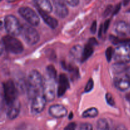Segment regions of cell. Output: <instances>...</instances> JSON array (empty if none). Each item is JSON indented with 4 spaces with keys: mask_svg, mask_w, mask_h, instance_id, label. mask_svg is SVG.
Returning <instances> with one entry per match:
<instances>
[{
    "mask_svg": "<svg viewBox=\"0 0 130 130\" xmlns=\"http://www.w3.org/2000/svg\"><path fill=\"white\" fill-rule=\"evenodd\" d=\"M43 81L41 74L37 70H32L29 72L27 81V93L29 99L32 100L38 95L43 88Z\"/></svg>",
    "mask_w": 130,
    "mask_h": 130,
    "instance_id": "6da1fadb",
    "label": "cell"
},
{
    "mask_svg": "<svg viewBox=\"0 0 130 130\" xmlns=\"http://www.w3.org/2000/svg\"><path fill=\"white\" fill-rule=\"evenodd\" d=\"M1 44L5 49L13 54H20L24 51L22 43L15 36L10 35L5 36L1 39Z\"/></svg>",
    "mask_w": 130,
    "mask_h": 130,
    "instance_id": "7a4b0ae2",
    "label": "cell"
},
{
    "mask_svg": "<svg viewBox=\"0 0 130 130\" xmlns=\"http://www.w3.org/2000/svg\"><path fill=\"white\" fill-rule=\"evenodd\" d=\"M3 90L5 102L8 105H10L17 100L19 90L12 80H8L3 83Z\"/></svg>",
    "mask_w": 130,
    "mask_h": 130,
    "instance_id": "3957f363",
    "label": "cell"
},
{
    "mask_svg": "<svg viewBox=\"0 0 130 130\" xmlns=\"http://www.w3.org/2000/svg\"><path fill=\"white\" fill-rule=\"evenodd\" d=\"M22 26L16 17L8 15L4 19V27L8 34L12 36H17L21 34Z\"/></svg>",
    "mask_w": 130,
    "mask_h": 130,
    "instance_id": "277c9868",
    "label": "cell"
},
{
    "mask_svg": "<svg viewBox=\"0 0 130 130\" xmlns=\"http://www.w3.org/2000/svg\"><path fill=\"white\" fill-rule=\"evenodd\" d=\"M21 35L24 41L30 46L35 45L40 39V36L37 30L32 25L27 24H24L22 26Z\"/></svg>",
    "mask_w": 130,
    "mask_h": 130,
    "instance_id": "5b68a950",
    "label": "cell"
},
{
    "mask_svg": "<svg viewBox=\"0 0 130 130\" xmlns=\"http://www.w3.org/2000/svg\"><path fill=\"white\" fill-rule=\"evenodd\" d=\"M114 59L117 63L126 64L130 62V44L118 46L114 50Z\"/></svg>",
    "mask_w": 130,
    "mask_h": 130,
    "instance_id": "8992f818",
    "label": "cell"
},
{
    "mask_svg": "<svg viewBox=\"0 0 130 130\" xmlns=\"http://www.w3.org/2000/svg\"><path fill=\"white\" fill-rule=\"evenodd\" d=\"M19 13L20 16L27 22L32 26H38L40 23V19L37 13L30 8L23 6L19 9Z\"/></svg>",
    "mask_w": 130,
    "mask_h": 130,
    "instance_id": "52a82bcc",
    "label": "cell"
},
{
    "mask_svg": "<svg viewBox=\"0 0 130 130\" xmlns=\"http://www.w3.org/2000/svg\"><path fill=\"white\" fill-rule=\"evenodd\" d=\"M56 81L47 77L44 79L43 85V95L47 102H52L56 96Z\"/></svg>",
    "mask_w": 130,
    "mask_h": 130,
    "instance_id": "ba28073f",
    "label": "cell"
},
{
    "mask_svg": "<svg viewBox=\"0 0 130 130\" xmlns=\"http://www.w3.org/2000/svg\"><path fill=\"white\" fill-rule=\"evenodd\" d=\"M46 102L47 100L44 95L38 94L32 101L31 112L34 115L41 113L45 108Z\"/></svg>",
    "mask_w": 130,
    "mask_h": 130,
    "instance_id": "9c48e42d",
    "label": "cell"
},
{
    "mask_svg": "<svg viewBox=\"0 0 130 130\" xmlns=\"http://www.w3.org/2000/svg\"><path fill=\"white\" fill-rule=\"evenodd\" d=\"M48 113L50 116L57 119H60L67 116V110L63 105L60 104H55L50 107Z\"/></svg>",
    "mask_w": 130,
    "mask_h": 130,
    "instance_id": "30bf717a",
    "label": "cell"
},
{
    "mask_svg": "<svg viewBox=\"0 0 130 130\" xmlns=\"http://www.w3.org/2000/svg\"><path fill=\"white\" fill-rule=\"evenodd\" d=\"M114 29L115 32L121 38H126L130 34V25L123 20L117 22Z\"/></svg>",
    "mask_w": 130,
    "mask_h": 130,
    "instance_id": "8fae6325",
    "label": "cell"
},
{
    "mask_svg": "<svg viewBox=\"0 0 130 130\" xmlns=\"http://www.w3.org/2000/svg\"><path fill=\"white\" fill-rule=\"evenodd\" d=\"M55 13L58 17L64 19L68 15L69 10L65 0H53Z\"/></svg>",
    "mask_w": 130,
    "mask_h": 130,
    "instance_id": "7c38bea8",
    "label": "cell"
},
{
    "mask_svg": "<svg viewBox=\"0 0 130 130\" xmlns=\"http://www.w3.org/2000/svg\"><path fill=\"white\" fill-rule=\"evenodd\" d=\"M69 88V82L67 76L64 74H61L58 79V87H57V96L61 97L66 93L67 89Z\"/></svg>",
    "mask_w": 130,
    "mask_h": 130,
    "instance_id": "4fadbf2b",
    "label": "cell"
},
{
    "mask_svg": "<svg viewBox=\"0 0 130 130\" xmlns=\"http://www.w3.org/2000/svg\"><path fill=\"white\" fill-rule=\"evenodd\" d=\"M21 109V104L18 100L8 106L7 117L10 120H13L19 116Z\"/></svg>",
    "mask_w": 130,
    "mask_h": 130,
    "instance_id": "5bb4252c",
    "label": "cell"
},
{
    "mask_svg": "<svg viewBox=\"0 0 130 130\" xmlns=\"http://www.w3.org/2000/svg\"><path fill=\"white\" fill-rule=\"evenodd\" d=\"M114 83L115 87L121 91H126L130 89V79L127 76L116 77Z\"/></svg>",
    "mask_w": 130,
    "mask_h": 130,
    "instance_id": "9a60e30c",
    "label": "cell"
},
{
    "mask_svg": "<svg viewBox=\"0 0 130 130\" xmlns=\"http://www.w3.org/2000/svg\"><path fill=\"white\" fill-rule=\"evenodd\" d=\"M37 10H38V13H39V14L40 15L41 17L42 18L43 21L47 24V25H48V27H50L52 28V29H56V28L58 27V20H57V19H55L53 17L49 15L48 13H47L44 12V11H43L42 10H39V9L37 8Z\"/></svg>",
    "mask_w": 130,
    "mask_h": 130,
    "instance_id": "2e32d148",
    "label": "cell"
},
{
    "mask_svg": "<svg viewBox=\"0 0 130 130\" xmlns=\"http://www.w3.org/2000/svg\"><path fill=\"white\" fill-rule=\"evenodd\" d=\"M37 8L44 12L50 13L53 10V6L50 0H33Z\"/></svg>",
    "mask_w": 130,
    "mask_h": 130,
    "instance_id": "e0dca14e",
    "label": "cell"
},
{
    "mask_svg": "<svg viewBox=\"0 0 130 130\" xmlns=\"http://www.w3.org/2000/svg\"><path fill=\"white\" fill-rule=\"evenodd\" d=\"M83 47H82L79 44H77V45L72 46V48L70 50V54L74 59L81 61L83 54Z\"/></svg>",
    "mask_w": 130,
    "mask_h": 130,
    "instance_id": "ac0fdd59",
    "label": "cell"
},
{
    "mask_svg": "<svg viewBox=\"0 0 130 130\" xmlns=\"http://www.w3.org/2000/svg\"><path fill=\"white\" fill-rule=\"evenodd\" d=\"M94 51V46L91 44L90 43H88L84 48L83 54L82 59H81V62H84L87 60L93 53Z\"/></svg>",
    "mask_w": 130,
    "mask_h": 130,
    "instance_id": "d6986e66",
    "label": "cell"
},
{
    "mask_svg": "<svg viewBox=\"0 0 130 130\" xmlns=\"http://www.w3.org/2000/svg\"><path fill=\"white\" fill-rule=\"evenodd\" d=\"M110 40L112 43V44L115 45H122V44H129L130 38H121L119 36H115L110 35Z\"/></svg>",
    "mask_w": 130,
    "mask_h": 130,
    "instance_id": "ffe728a7",
    "label": "cell"
},
{
    "mask_svg": "<svg viewBox=\"0 0 130 130\" xmlns=\"http://www.w3.org/2000/svg\"><path fill=\"white\" fill-rule=\"evenodd\" d=\"M99 115V110L95 107H91L85 110L82 114V117L84 118H94Z\"/></svg>",
    "mask_w": 130,
    "mask_h": 130,
    "instance_id": "44dd1931",
    "label": "cell"
},
{
    "mask_svg": "<svg viewBox=\"0 0 130 130\" xmlns=\"http://www.w3.org/2000/svg\"><path fill=\"white\" fill-rule=\"evenodd\" d=\"M46 71L47 77H50L51 79L56 80L57 76V70L55 68L53 65H49L46 68Z\"/></svg>",
    "mask_w": 130,
    "mask_h": 130,
    "instance_id": "7402d4cb",
    "label": "cell"
},
{
    "mask_svg": "<svg viewBox=\"0 0 130 130\" xmlns=\"http://www.w3.org/2000/svg\"><path fill=\"white\" fill-rule=\"evenodd\" d=\"M126 64H124V63H117L116 62L114 64H113L112 66V70L113 72H114L115 74H121L124 71H126L127 68L128 67H126L125 66Z\"/></svg>",
    "mask_w": 130,
    "mask_h": 130,
    "instance_id": "603a6c76",
    "label": "cell"
},
{
    "mask_svg": "<svg viewBox=\"0 0 130 130\" xmlns=\"http://www.w3.org/2000/svg\"><path fill=\"white\" fill-rule=\"evenodd\" d=\"M96 130H109V125L105 119H100L96 123Z\"/></svg>",
    "mask_w": 130,
    "mask_h": 130,
    "instance_id": "cb8c5ba5",
    "label": "cell"
},
{
    "mask_svg": "<svg viewBox=\"0 0 130 130\" xmlns=\"http://www.w3.org/2000/svg\"><path fill=\"white\" fill-rule=\"evenodd\" d=\"M114 50L113 49L112 47L110 46L109 48H107L106 51H105V56H106L107 60L109 62L111 61L112 58L114 57Z\"/></svg>",
    "mask_w": 130,
    "mask_h": 130,
    "instance_id": "d4e9b609",
    "label": "cell"
},
{
    "mask_svg": "<svg viewBox=\"0 0 130 130\" xmlns=\"http://www.w3.org/2000/svg\"><path fill=\"white\" fill-rule=\"evenodd\" d=\"M105 100H106V102L108 104V105L112 107L115 106V100H114V97H113L111 93H107L105 94Z\"/></svg>",
    "mask_w": 130,
    "mask_h": 130,
    "instance_id": "484cf974",
    "label": "cell"
},
{
    "mask_svg": "<svg viewBox=\"0 0 130 130\" xmlns=\"http://www.w3.org/2000/svg\"><path fill=\"white\" fill-rule=\"evenodd\" d=\"M94 86V81L92 79H90L89 81H88L87 84H86V86H85V92L88 93L91 91V90H93Z\"/></svg>",
    "mask_w": 130,
    "mask_h": 130,
    "instance_id": "4316f807",
    "label": "cell"
},
{
    "mask_svg": "<svg viewBox=\"0 0 130 130\" xmlns=\"http://www.w3.org/2000/svg\"><path fill=\"white\" fill-rule=\"evenodd\" d=\"M79 130H93V126L90 123H83L80 126Z\"/></svg>",
    "mask_w": 130,
    "mask_h": 130,
    "instance_id": "83f0119b",
    "label": "cell"
},
{
    "mask_svg": "<svg viewBox=\"0 0 130 130\" xmlns=\"http://www.w3.org/2000/svg\"><path fill=\"white\" fill-rule=\"evenodd\" d=\"M65 1L69 6H73V7L77 6L79 3V0H65Z\"/></svg>",
    "mask_w": 130,
    "mask_h": 130,
    "instance_id": "f1b7e54d",
    "label": "cell"
},
{
    "mask_svg": "<svg viewBox=\"0 0 130 130\" xmlns=\"http://www.w3.org/2000/svg\"><path fill=\"white\" fill-rule=\"evenodd\" d=\"M96 28H97V22L96 20H94L92 24H91V27H90V31L93 34L96 33Z\"/></svg>",
    "mask_w": 130,
    "mask_h": 130,
    "instance_id": "f546056e",
    "label": "cell"
},
{
    "mask_svg": "<svg viewBox=\"0 0 130 130\" xmlns=\"http://www.w3.org/2000/svg\"><path fill=\"white\" fill-rule=\"evenodd\" d=\"M110 19H108L105 22L104 24H103V27H104V32L106 33V32L107 31L108 29H109V25H110Z\"/></svg>",
    "mask_w": 130,
    "mask_h": 130,
    "instance_id": "4dcf8cb0",
    "label": "cell"
},
{
    "mask_svg": "<svg viewBox=\"0 0 130 130\" xmlns=\"http://www.w3.org/2000/svg\"><path fill=\"white\" fill-rule=\"evenodd\" d=\"M112 6H111V5L108 6L107 8L105 9V11H104V17H107L109 15V14L112 12Z\"/></svg>",
    "mask_w": 130,
    "mask_h": 130,
    "instance_id": "1f68e13d",
    "label": "cell"
},
{
    "mask_svg": "<svg viewBox=\"0 0 130 130\" xmlns=\"http://www.w3.org/2000/svg\"><path fill=\"white\" fill-rule=\"evenodd\" d=\"M76 125L74 123H71L65 128L64 130H76Z\"/></svg>",
    "mask_w": 130,
    "mask_h": 130,
    "instance_id": "d6a6232c",
    "label": "cell"
},
{
    "mask_svg": "<svg viewBox=\"0 0 130 130\" xmlns=\"http://www.w3.org/2000/svg\"><path fill=\"white\" fill-rule=\"evenodd\" d=\"M88 43H90L91 44L93 45L94 46H96V44H98L97 41H96V39L94 38H90V39H89L88 42Z\"/></svg>",
    "mask_w": 130,
    "mask_h": 130,
    "instance_id": "836d02e7",
    "label": "cell"
},
{
    "mask_svg": "<svg viewBox=\"0 0 130 130\" xmlns=\"http://www.w3.org/2000/svg\"><path fill=\"white\" fill-rule=\"evenodd\" d=\"M116 130H128L126 127L123 124H119L116 128Z\"/></svg>",
    "mask_w": 130,
    "mask_h": 130,
    "instance_id": "e575fe53",
    "label": "cell"
},
{
    "mask_svg": "<svg viewBox=\"0 0 130 130\" xmlns=\"http://www.w3.org/2000/svg\"><path fill=\"white\" fill-rule=\"evenodd\" d=\"M104 32V27H103V24H101L100 27V29H99V38H101L102 36V33Z\"/></svg>",
    "mask_w": 130,
    "mask_h": 130,
    "instance_id": "d590c367",
    "label": "cell"
},
{
    "mask_svg": "<svg viewBox=\"0 0 130 130\" xmlns=\"http://www.w3.org/2000/svg\"><path fill=\"white\" fill-rule=\"evenodd\" d=\"M120 8H121V5H120V4H119V5H118V6H117L116 7L115 10H114V12H113V14H114V15H115V14L118 13V11H119V10H120Z\"/></svg>",
    "mask_w": 130,
    "mask_h": 130,
    "instance_id": "8d00e7d4",
    "label": "cell"
},
{
    "mask_svg": "<svg viewBox=\"0 0 130 130\" xmlns=\"http://www.w3.org/2000/svg\"><path fill=\"white\" fill-rule=\"evenodd\" d=\"M126 76L128 77V78L130 79V67H128L126 71Z\"/></svg>",
    "mask_w": 130,
    "mask_h": 130,
    "instance_id": "74e56055",
    "label": "cell"
},
{
    "mask_svg": "<svg viewBox=\"0 0 130 130\" xmlns=\"http://www.w3.org/2000/svg\"><path fill=\"white\" fill-rule=\"evenodd\" d=\"M126 99L128 100H129V101H130V91L129 93H128V94L126 95Z\"/></svg>",
    "mask_w": 130,
    "mask_h": 130,
    "instance_id": "f35d334b",
    "label": "cell"
},
{
    "mask_svg": "<svg viewBox=\"0 0 130 130\" xmlns=\"http://www.w3.org/2000/svg\"><path fill=\"white\" fill-rule=\"evenodd\" d=\"M19 1V0H7V1L8 3H13V2H15V1Z\"/></svg>",
    "mask_w": 130,
    "mask_h": 130,
    "instance_id": "ab89813d",
    "label": "cell"
},
{
    "mask_svg": "<svg viewBox=\"0 0 130 130\" xmlns=\"http://www.w3.org/2000/svg\"><path fill=\"white\" fill-rule=\"evenodd\" d=\"M72 115H73V114H72V112H71V114H70V115H69V119H72Z\"/></svg>",
    "mask_w": 130,
    "mask_h": 130,
    "instance_id": "60d3db41",
    "label": "cell"
},
{
    "mask_svg": "<svg viewBox=\"0 0 130 130\" xmlns=\"http://www.w3.org/2000/svg\"><path fill=\"white\" fill-rule=\"evenodd\" d=\"M128 11H129V12H130V9H129V10H128Z\"/></svg>",
    "mask_w": 130,
    "mask_h": 130,
    "instance_id": "b9f144b4",
    "label": "cell"
}]
</instances>
